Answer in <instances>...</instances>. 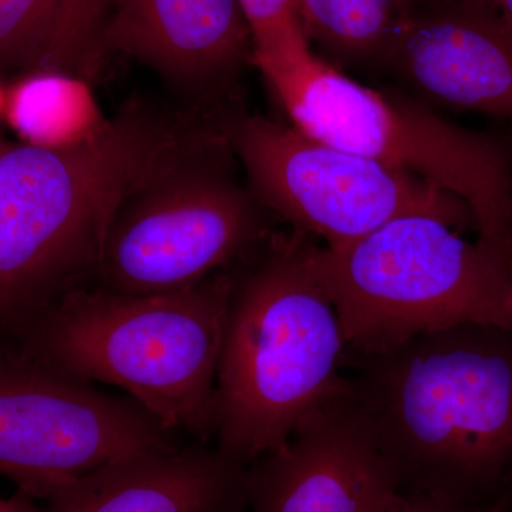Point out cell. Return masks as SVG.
<instances>
[{"label": "cell", "mask_w": 512, "mask_h": 512, "mask_svg": "<svg viewBox=\"0 0 512 512\" xmlns=\"http://www.w3.org/2000/svg\"><path fill=\"white\" fill-rule=\"evenodd\" d=\"M346 377L399 494L512 512V330L461 323L367 355Z\"/></svg>", "instance_id": "cell-1"}, {"label": "cell", "mask_w": 512, "mask_h": 512, "mask_svg": "<svg viewBox=\"0 0 512 512\" xmlns=\"http://www.w3.org/2000/svg\"><path fill=\"white\" fill-rule=\"evenodd\" d=\"M316 245L296 229H275L231 265L214 441L245 466L348 384V343L313 265Z\"/></svg>", "instance_id": "cell-2"}, {"label": "cell", "mask_w": 512, "mask_h": 512, "mask_svg": "<svg viewBox=\"0 0 512 512\" xmlns=\"http://www.w3.org/2000/svg\"><path fill=\"white\" fill-rule=\"evenodd\" d=\"M160 161L157 138L126 113L66 150L9 143L0 154V332L22 335L94 284L111 222Z\"/></svg>", "instance_id": "cell-3"}, {"label": "cell", "mask_w": 512, "mask_h": 512, "mask_svg": "<svg viewBox=\"0 0 512 512\" xmlns=\"http://www.w3.org/2000/svg\"><path fill=\"white\" fill-rule=\"evenodd\" d=\"M231 288V266L153 295L84 286L35 320L20 345L70 375L126 390L167 429L210 444Z\"/></svg>", "instance_id": "cell-4"}, {"label": "cell", "mask_w": 512, "mask_h": 512, "mask_svg": "<svg viewBox=\"0 0 512 512\" xmlns=\"http://www.w3.org/2000/svg\"><path fill=\"white\" fill-rule=\"evenodd\" d=\"M255 66L293 127L456 195L473 211L478 241L512 268V131L456 126L419 101L362 86L309 43Z\"/></svg>", "instance_id": "cell-5"}, {"label": "cell", "mask_w": 512, "mask_h": 512, "mask_svg": "<svg viewBox=\"0 0 512 512\" xmlns=\"http://www.w3.org/2000/svg\"><path fill=\"white\" fill-rule=\"evenodd\" d=\"M313 265L338 312L348 353L367 355L461 323L512 330V268L430 215H404Z\"/></svg>", "instance_id": "cell-6"}, {"label": "cell", "mask_w": 512, "mask_h": 512, "mask_svg": "<svg viewBox=\"0 0 512 512\" xmlns=\"http://www.w3.org/2000/svg\"><path fill=\"white\" fill-rule=\"evenodd\" d=\"M218 128L164 165L121 205L93 285L128 295L181 291L244 258L274 215L239 183Z\"/></svg>", "instance_id": "cell-7"}, {"label": "cell", "mask_w": 512, "mask_h": 512, "mask_svg": "<svg viewBox=\"0 0 512 512\" xmlns=\"http://www.w3.org/2000/svg\"><path fill=\"white\" fill-rule=\"evenodd\" d=\"M218 121L259 204L292 229L322 239L323 247H343L404 215L477 229L466 202L417 175L258 114L228 111Z\"/></svg>", "instance_id": "cell-8"}, {"label": "cell", "mask_w": 512, "mask_h": 512, "mask_svg": "<svg viewBox=\"0 0 512 512\" xmlns=\"http://www.w3.org/2000/svg\"><path fill=\"white\" fill-rule=\"evenodd\" d=\"M183 434L133 397L111 396L25 346L0 348V476L49 500L121 458L171 453Z\"/></svg>", "instance_id": "cell-9"}, {"label": "cell", "mask_w": 512, "mask_h": 512, "mask_svg": "<svg viewBox=\"0 0 512 512\" xmlns=\"http://www.w3.org/2000/svg\"><path fill=\"white\" fill-rule=\"evenodd\" d=\"M397 493L348 382L248 464L242 512H386Z\"/></svg>", "instance_id": "cell-10"}, {"label": "cell", "mask_w": 512, "mask_h": 512, "mask_svg": "<svg viewBox=\"0 0 512 512\" xmlns=\"http://www.w3.org/2000/svg\"><path fill=\"white\" fill-rule=\"evenodd\" d=\"M377 67L431 100L512 121V25L487 0H409Z\"/></svg>", "instance_id": "cell-11"}, {"label": "cell", "mask_w": 512, "mask_h": 512, "mask_svg": "<svg viewBox=\"0 0 512 512\" xmlns=\"http://www.w3.org/2000/svg\"><path fill=\"white\" fill-rule=\"evenodd\" d=\"M100 53L133 57L204 100L252 62V36L238 0H114Z\"/></svg>", "instance_id": "cell-12"}, {"label": "cell", "mask_w": 512, "mask_h": 512, "mask_svg": "<svg viewBox=\"0 0 512 512\" xmlns=\"http://www.w3.org/2000/svg\"><path fill=\"white\" fill-rule=\"evenodd\" d=\"M245 464L210 444L121 458L76 478L45 512H242Z\"/></svg>", "instance_id": "cell-13"}, {"label": "cell", "mask_w": 512, "mask_h": 512, "mask_svg": "<svg viewBox=\"0 0 512 512\" xmlns=\"http://www.w3.org/2000/svg\"><path fill=\"white\" fill-rule=\"evenodd\" d=\"M6 120L28 146L66 150L86 143L107 123L89 80L32 72L6 92Z\"/></svg>", "instance_id": "cell-14"}, {"label": "cell", "mask_w": 512, "mask_h": 512, "mask_svg": "<svg viewBox=\"0 0 512 512\" xmlns=\"http://www.w3.org/2000/svg\"><path fill=\"white\" fill-rule=\"evenodd\" d=\"M409 0H298L306 37L336 63L377 67L399 28Z\"/></svg>", "instance_id": "cell-15"}, {"label": "cell", "mask_w": 512, "mask_h": 512, "mask_svg": "<svg viewBox=\"0 0 512 512\" xmlns=\"http://www.w3.org/2000/svg\"><path fill=\"white\" fill-rule=\"evenodd\" d=\"M114 0H60L35 72H63L92 82L103 66L100 37Z\"/></svg>", "instance_id": "cell-16"}, {"label": "cell", "mask_w": 512, "mask_h": 512, "mask_svg": "<svg viewBox=\"0 0 512 512\" xmlns=\"http://www.w3.org/2000/svg\"><path fill=\"white\" fill-rule=\"evenodd\" d=\"M60 0H0V70L35 72Z\"/></svg>", "instance_id": "cell-17"}, {"label": "cell", "mask_w": 512, "mask_h": 512, "mask_svg": "<svg viewBox=\"0 0 512 512\" xmlns=\"http://www.w3.org/2000/svg\"><path fill=\"white\" fill-rule=\"evenodd\" d=\"M296 2L298 0H238L251 30L252 50L274 45L282 37L302 29L296 15Z\"/></svg>", "instance_id": "cell-18"}, {"label": "cell", "mask_w": 512, "mask_h": 512, "mask_svg": "<svg viewBox=\"0 0 512 512\" xmlns=\"http://www.w3.org/2000/svg\"><path fill=\"white\" fill-rule=\"evenodd\" d=\"M386 512H484L470 510V508L457 507L429 500V498L416 497V495H394L392 503L387 507Z\"/></svg>", "instance_id": "cell-19"}, {"label": "cell", "mask_w": 512, "mask_h": 512, "mask_svg": "<svg viewBox=\"0 0 512 512\" xmlns=\"http://www.w3.org/2000/svg\"><path fill=\"white\" fill-rule=\"evenodd\" d=\"M33 498L29 495L20 493L13 495L12 498H0V512H45L39 510L35 504L32 503Z\"/></svg>", "instance_id": "cell-20"}, {"label": "cell", "mask_w": 512, "mask_h": 512, "mask_svg": "<svg viewBox=\"0 0 512 512\" xmlns=\"http://www.w3.org/2000/svg\"><path fill=\"white\" fill-rule=\"evenodd\" d=\"M512 25V0H487Z\"/></svg>", "instance_id": "cell-21"}, {"label": "cell", "mask_w": 512, "mask_h": 512, "mask_svg": "<svg viewBox=\"0 0 512 512\" xmlns=\"http://www.w3.org/2000/svg\"><path fill=\"white\" fill-rule=\"evenodd\" d=\"M5 104H6V90H3L2 87H0V114H3V111H5Z\"/></svg>", "instance_id": "cell-22"}, {"label": "cell", "mask_w": 512, "mask_h": 512, "mask_svg": "<svg viewBox=\"0 0 512 512\" xmlns=\"http://www.w3.org/2000/svg\"><path fill=\"white\" fill-rule=\"evenodd\" d=\"M8 146H9L8 141H5V140H3L2 137H0V154H2L3 151L6 150V147H8Z\"/></svg>", "instance_id": "cell-23"}]
</instances>
